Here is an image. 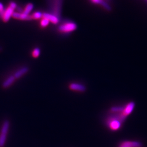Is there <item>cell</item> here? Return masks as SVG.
Instances as JSON below:
<instances>
[{
  "label": "cell",
  "mask_w": 147,
  "mask_h": 147,
  "mask_svg": "<svg viewBox=\"0 0 147 147\" xmlns=\"http://www.w3.org/2000/svg\"><path fill=\"white\" fill-rule=\"evenodd\" d=\"M9 6L11 8L13 9L14 10L16 9L17 7L16 3L15 2H13V1H11V2L10 3Z\"/></svg>",
  "instance_id": "cell-20"
},
{
  "label": "cell",
  "mask_w": 147,
  "mask_h": 147,
  "mask_svg": "<svg viewBox=\"0 0 147 147\" xmlns=\"http://www.w3.org/2000/svg\"><path fill=\"white\" fill-rule=\"evenodd\" d=\"M142 144L139 142H125L121 143L119 147H140Z\"/></svg>",
  "instance_id": "cell-13"
},
{
  "label": "cell",
  "mask_w": 147,
  "mask_h": 147,
  "mask_svg": "<svg viewBox=\"0 0 147 147\" xmlns=\"http://www.w3.org/2000/svg\"><path fill=\"white\" fill-rule=\"evenodd\" d=\"M135 107V103L133 102H131L128 103L125 108H124V110L122 111V113L124 115L127 116L128 115H129L133 111L134 108Z\"/></svg>",
  "instance_id": "cell-10"
},
{
  "label": "cell",
  "mask_w": 147,
  "mask_h": 147,
  "mask_svg": "<svg viewBox=\"0 0 147 147\" xmlns=\"http://www.w3.org/2000/svg\"><path fill=\"white\" fill-rule=\"evenodd\" d=\"M77 28V25L75 22H68L62 24L59 27V32L62 33H70L75 31Z\"/></svg>",
  "instance_id": "cell-3"
},
{
  "label": "cell",
  "mask_w": 147,
  "mask_h": 147,
  "mask_svg": "<svg viewBox=\"0 0 147 147\" xmlns=\"http://www.w3.org/2000/svg\"><path fill=\"white\" fill-rule=\"evenodd\" d=\"M16 79L13 75H11L8 77L2 84V87L4 89H7L13 85L16 81Z\"/></svg>",
  "instance_id": "cell-9"
},
{
  "label": "cell",
  "mask_w": 147,
  "mask_h": 147,
  "mask_svg": "<svg viewBox=\"0 0 147 147\" xmlns=\"http://www.w3.org/2000/svg\"><path fill=\"white\" fill-rule=\"evenodd\" d=\"M32 19L34 20H39L42 18V13L40 11H36L32 15Z\"/></svg>",
  "instance_id": "cell-17"
},
{
  "label": "cell",
  "mask_w": 147,
  "mask_h": 147,
  "mask_svg": "<svg viewBox=\"0 0 147 147\" xmlns=\"http://www.w3.org/2000/svg\"><path fill=\"white\" fill-rule=\"evenodd\" d=\"M10 127V123L8 121H6L3 122L0 133V147H3L5 144L7 134Z\"/></svg>",
  "instance_id": "cell-2"
},
{
  "label": "cell",
  "mask_w": 147,
  "mask_h": 147,
  "mask_svg": "<svg viewBox=\"0 0 147 147\" xmlns=\"http://www.w3.org/2000/svg\"><path fill=\"white\" fill-rule=\"evenodd\" d=\"M107 124L111 129L113 131H116L121 128V123L119 121L115 119H108Z\"/></svg>",
  "instance_id": "cell-5"
},
{
  "label": "cell",
  "mask_w": 147,
  "mask_h": 147,
  "mask_svg": "<svg viewBox=\"0 0 147 147\" xmlns=\"http://www.w3.org/2000/svg\"><path fill=\"white\" fill-rule=\"evenodd\" d=\"M51 14L60 19L61 16V10L63 7V1L54 0L50 1Z\"/></svg>",
  "instance_id": "cell-1"
},
{
  "label": "cell",
  "mask_w": 147,
  "mask_h": 147,
  "mask_svg": "<svg viewBox=\"0 0 147 147\" xmlns=\"http://www.w3.org/2000/svg\"><path fill=\"white\" fill-rule=\"evenodd\" d=\"M4 6L2 3L0 2V17L2 19L4 13Z\"/></svg>",
  "instance_id": "cell-19"
},
{
  "label": "cell",
  "mask_w": 147,
  "mask_h": 147,
  "mask_svg": "<svg viewBox=\"0 0 147 147\" xmlns=\"http://www.w3.org/2000/svg\"><path fill=\"white\" fill-rule=\"evenodd\" d=\"M33 7H34V6L32 3H29L25 6V8L24 9L22 13H24V14H26V15H30V13L33 10Z\"/></svg>",
  "instance_id": "cell-14"
},
{
  "label": "cell",
  "mask_w": 147,
  "mask_h": 147,
  "mask_svg": "<svg viewBox=\"0 0 147 147\" xmlns=\"http://www.w3.org/2000/svg\"><path fill=\"white\" fill-rule=\"evenodd\" d=\"M69 88L71 90L79 92H84L86 90L85 86L80 83H71L69 85Z\"/></svg>",
  "instance_id": "cell-8"
},
{
  "label": "cell",
  "mask_w": 147,
  "mask_h": 147,
  "mask_svg": "<svg viewBox=\"0 0 147 147\" xmlns=\"http://www.w3.org/2000/svg\"><path fill=\"white\" fill-rule=\"evenodd\" d=\"M91 2L93 3V4L100 6H101L104 9H105L107 11H109L111 10V6L108 3H106V1L98 0V1H92Z\"/></svg>",
  "instance_id": "cell-12"
},
{
  "label": "cell",
  "mask_w": 147,
  "mask_h": 147,
  "mask_svg": "<svg viewBox=\"0 0 147 147\" xmlns=\"http://www.w3.org/2000/svg\"><path fill=\"white\" fill-rule=\"evenodd\" d=\"M42 18H46L49 20L50 22L53 23L54 24H58L60 19L57 17L54 16L53 14L49 13H42Z\"/></svg>",
  "instance_id": "cell-7"
},
{
  "label": "cell",
  "mask_w": 147,
  "mask_h": 147,
  "mask_svg": "<svg viewBox=\"0 0 147 147\" xmlns=\"http://www.w3.org/2000/svg\"><path fill=\"white\" fill-rule=\"evenodd\" d=\"M40 49L38 48H35L32 51V56L33 58H37L40 55Z\"/></svg>",
  "instance_id": "cell-16"
},
{
  "label": "cell",
  "mask_w": 147,
  "mask_h": 147,
  "mask_svg": "<svg viewBox=\"0 0 147 147\" xmlns=\"http://www.w3.org/2000/svg\"><path fill=\"white\" fill-rule=\"evenodd\" d=\"M124 110V108L121 107H114L111 109V111L113 113H122Z\"/></svg>",
  "instance_id": "cell-18"
},
{
  "label": "cell",
  "mask_w": 147,
  "mask_h": 147,
  "mask_svg": "<svg viewBox=\"0 0 147 147\" xmlns=\"http://www.w3.org/2000/svg\"></svg>",
  "instance_id": "cell-21"
},
{
  "label": "cell",
  "mask_w": 147,
  "mask_h": 147,
  "mask_svg": "<svg viewBox=\"0 0 147 147\" xmlns=\"http://www.w3.org/2000/svg\"><path fill=\"white\" fill-rule=\"evenodd\" d=\"M50 22L46 18H42L40 21V26L42 27V28H45L49 25Z\"/></svg>",
  "instance_id": "cell-15"
},
{
  "label": "cell",
  "mask_w": 147,
  "mask_h": 147,
  "mask_svg": "<svg viewBox=\"0 0 147 147\" xmlns=\"http://www.w3.org/2000/svg\"><path fill=\"white\" fill-rule=\"evenodd\" d=\"M12 17L17 20H23V21H31L33 20L32 16L31 15H26L24 13H20L15 12L13 13Z\"/></svg>",
  "instance_id": "cell-4"
},
{
  "label": "cell",
  "mask_w": 147,
  "mask_h": 147,
  "mask_svg": "<svg viewBox=\"0 0 147 147\" xmlns=\"http://www.w3.org/2000/svg\"><path fill=\"white\" fill-rule=\"evenodd\" d=\"M28 71H29V68L27 67H24L16 71L13 76L16 79H18L27 74L28 72Z\"/></svg>",
  "instance_id": "cell-11"
},
{
  "label": "cell",
  "mask_w": 147,
  "mask_h": 147,
  "mask_svg": "<svg viewBox=\"0 0 147 147\" xmlns=\"http://www.w3.org/2000/svg\"><path fill=\"white\" fill-rule=\"evenodd\" d=\"M14 13V10L9 6L6 10L4 11V14L3 16V21L5 22H7L10 20V19L13 16V14Z\"/></svg>",
  "instance_id": "cell-6"
}]
</instances>
